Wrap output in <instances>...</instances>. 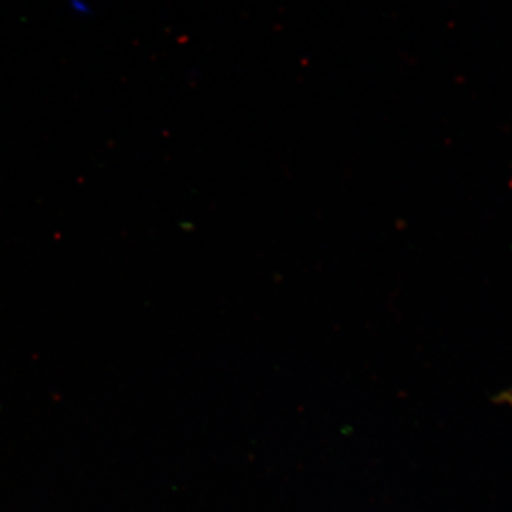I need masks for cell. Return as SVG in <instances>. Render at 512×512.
<instances>
[{
    "label": "cell",
    "mask_w": 512,
    "mask_h": 512,
    "mask_svg": "<svg viewBox=\"0 0 512 512\" xmlns=\"http://www.w3.org/2000/svg\"><path fill=\"white\" fill-rule=\"evenodd\" d=\"M507 399L510 400V402H512V393L508 394Z\"/></svg>",
    "instance_id": "6da1fadb"
}]
</instances>
